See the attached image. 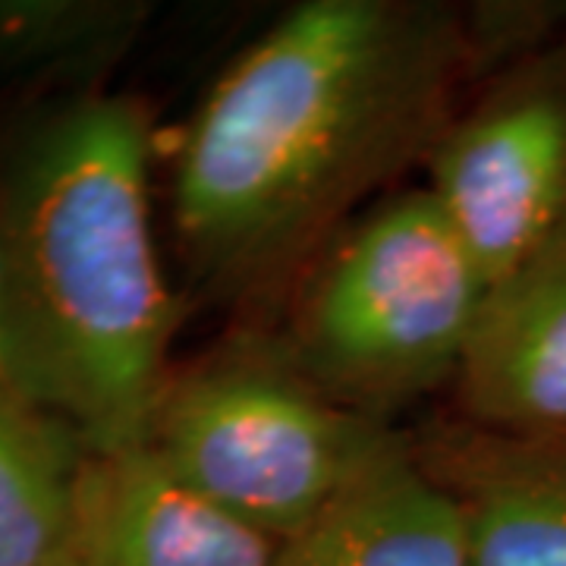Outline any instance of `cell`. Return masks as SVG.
Returning a JSON list of instances; mask_svg holds the SVG:
<instances>
[{
  "label": "cell",
  "instance_id": "obj_1",
  "mask_svg": "<svg viewBox=\"0 0 566 566\" xmlns=\"http://www.w3.org/2000/svg\"><path fill=\"white\" fill-rule=\"evenodd\" d=\"M453 35L387 0H308L223 73L186 133L177 227L249 277L315 240L438 133Z\"/></svg>",
  "mask_w": 566,
  "mask_h": 566
},
{
  "label": "cell",
  "instance_id": "obj_2",
  "mask_svg": "<svg viewBox=\"0 0 566 566\" xmlns=\"http://www.w3.org/2000/svg\"><path fill=\"white\" fill-rule=\"evenodd\" d=\"M148 158L139 104L92 95L41 120L3 180L0 237L32 381L92 453L145 444L170 385L174 300Z\"/></svg>",
  "mask_w": 566,
  "mask_h": 566
},
{
  "label": "cell",
  "instance_id": "obj_3",
  "mask_svg": "<svg viewBox=\"0 0 566 566\" xmlns=\"http://www.w3.org/2000/svg\"><path fill=\"white\" fill-rule=\"evenodd\" d=\"M488 277L431 192L363 221L318 271L296 315V353L334 397L406 400L457 375Z\"/></svg>",
  "mask_w": 566,
  "mask_h": 566
},
{
  "label": "cell",
  "instance_id": "obj_4",
  "mask_svg": "<svg viewBox=\"0 0 566 566\" xmlns=\"http://www.w3.org/2000/svg\"><path fill=\"white\" fill-rule=\"evenodd\" d=\"M145 444L180 482L283 545L394 441L281 368L218 365L164 387Z\"/></svg>",
  "mask_w": 566,
  "mask_h": 566
},
{
  "label": "cell",
  "instance_id": "obj_5",
  "mask_svg": "<svg viewBox=\"0 0 566 566\" xmlns=\"http://www.w3.org/2000/svg\"><path fill=\"white\" fill-rule=\"evenodd\" d=\"M488 283L532 255L566 218V70L516 82L453 126L428 186Z\"/></svg>",
  "mask_w": 566,
  "mask_h": 566
},
{
  "label": "cell",
  "instance_id": "obj_6",
  "mask_svg": "<svg viewBox=\"0 0 566 566\" xmlns=\"http://www.w3.org/2000/svg\"><path fill=\"white\" fill-rule=\"evenodd\" d=\"M472 419L501 438H566V218L488 286L457 371Z\"/></svg>",
  "mask_w": 566,
  "mask_h": 566
},
{
  "label": "cell",
  "instance_id": "obj_7",
  "mask_svg": "<svg viewBox=\"0 0 566 566\" xmlns=\"http://www.w3.org/2000/svg\"><path fill=\"white\" fill-rule=\"evenodd\" d=\"M76 551L85 566H271L281 542L211 504L139 444L88 450Z\"/></svg>",
  "mask_w": 566,
  "mask_h": 566
},
{
  "label": "cell",
  "instance_id": "obj_8",
  "mask_svg": "<svg viewBox=\"0 0 566 566\" xmlns=\"http://www.w3.org/2000/svg\"><path fill=\"white\" fill-rule=\"evenodd\" d=\"M271 566H469L463 510L387 444Z\"/></svg>",
  "mask_w": 566,
  "mask_h": 566
},
{
  "label": "cell",
  "instance_id": "obj_9",
  "mask_svg": "<svg viewBox=\"0 0 566 566\" xmlns=\"http://www.w3.org/2000/svg\"><path fill=\"white\" fill-rule=\"evenodd\" d=\"M469 566H566V438L491 434L453 469Z\"/></svg>",
  "mask_w": 566,
  "mask_h": 566
},
{
  "label": "cell",
  "instance_id": "obj_10",
  "mask_svg": "<svg viewBox=\"0 0 566 566\" xmlns=\"http://www.w3.org/2000/svg\"><path fill=\"white\" fill-rule=\"evenodd\" d=\"M88 447L41 406L0 394V566L76 551V497Z\"/></svg>",
  "mask_w": 566,
  "mask_h": 566
},
{
  "label": "cell",
  "instance_id": "obj_11",
  "mask_svg": "<svg viewBox=\"0 0 566 566\" xmlns=\"http://www.w3.org/2000/svg\"><path fill=\"white\" fill-rule=\"evenodd\" d=\"M0 394L41 406L39 390L32 381V368L25 359V346H22L20 312H17V293H13L3 237H0Z\"/></svg>",
  "mask_w": 566,
  "mask_h": 566
},
{
  "label": "cell",
  "instance_id": "obj_12",
  "mask_svg": "<svg viewBox=\"0 0 566 566\" xmlns=\"http://www.w3.org/2000/svg\"><path fill=\"white\" fill-rule=\"evenodd\" d=\"M35 566H85L82 564L80 551H70V554H61V557H54V560H44V564Z\"/></svg>",
  "mask_w": 566,
  "mask_h": 566
}]
</instances>
